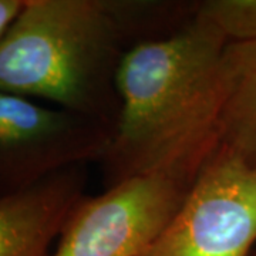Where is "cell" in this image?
Masks as SVG:
<instances>
[{"label": "cell", "instance_id": "7a4b0ae2", "mask_svg": "<svg viewBox=\"0 0 256 256\" xmlns=\"http://www.w3.org/2000/svg\"><path fill=\"white\" fill-rule=\"evenodd\" d=\"M228 42L201 18L140 43L117 74L118 118L101 165L107 188L134 176L195 180L220 146Z\"/></svg>", "mask_w": 256, "mask_h": 256}, {"label": "cell", "instance_id": "ba28073f", "mask_svg": "<svg viewBox=\"0 0 256 256\" xmlns=\"http://www.w3.org/2000/svg\"><path fill=\"white\" fill-rule=\"evenodd\" d=\"M194 16L210 24L228 44L256 40V0L195 2Z\"/></svg>", "mask_w": 256, "mask_h": 256}, {"label": "cell", "instance_id": "277c9868", "mask_svg": "<svg viewBox=\"0 0 256 256\" xmlns=\"http://www.w3.org/2000/svg\"><path fill=\"white\" fill-rule=\"evenodd\" d=\"M194 181L148 174L84 196L50 256H142L174 218Z\"/></svg>", "mask_w": 256, "mask_h": 256}, {"label": "cell", "instance_id": "6da1fadb", "mask_svg": "<svg viewBox=\"0 0 256 256\" xmlns=\"http://www.w3.org/2000/svg\"><path fill=\"white\" fill-rule=\"evenodd\" d=\"M191 16L184 2L24 0L0 37V92L114 127L124 54L178 32Z\"/></svg>", "mask_w": 256, "mask_h": 256}, {"label": "cell", "instance_id": "9c48e42d", "mask_svg": "<svg viewBox=\"0 0 256 256\" xmlns=\"http://www.w3.org/2000/svg\"><path fill=\"white\" fill-rule=\"evenodd\" d=\"M24 6V0H0V37L18 18L20 10Z\"/></svg>", "mask_w": 256, "mask_h": 256}, {"label": "cell", "instance_id": "30bf717a", "mask_svg": "<svg viewBox=\"0 0 256 256\" xmlns=\"http://www.w3.org/2000/svg\"><path fill=\"white\" fill-rule=\"evenodd\" d=\"M250 256H256V248H255V249H254V252L250 254Z\"/></svg>", "mask_w": 256, "mask_h": 256}, {"label": "cell", "instance_id": "8992f818", "mask_svg": "<svg viewBox=\"0 0 256 256\" xmlns=\"http://www.w3.org/2000/svg\"><path fill=\"white\" fill-rule=\"evenodd\" d=\"M84 166L0 196V256H50L68 216L84 198Z\"/></svg>", "mask_w": 256, "mask_h": 256}, {"label": "cell", "instance_id": "52a82bcc", "mask_svg": "<svg viewBox=\"0 0 256 256\" xmlns=\"http://www.w3.org/2000/svg\"><path fill=\"white\" fill-rule=\"evenodd\" d=\"M222 72L220 146L256 168V40L228 44Z\"/></svg>", "mask_w": 256, "mask_h": 256}, {"label": "cell", "instance_id": "3957f363", "mask_svg": "<svg viewBox=\"0 0 256 256\" xmlns=\"http://www.w3.org/2000/svg\"><path fill=\"white\" fill-rule=\"evenodd\" d=\"M255 248L256 168L218 146L142 256H250Z\"/></svg>", "mask_w": 256, "mask_h": 256}, {"label": "cell", "instance_id": "5b68a950", "mask_svg": "<svg viewBox=\"0 0 256 256\" xmlns=\"http://www.w3.org/2000/svg\"><path fill=\"white\" fill-rule=\"evenodd\" d=\"M114 127L0 92V196L101 161Z\"/></svg>", "mask_w": 256, "mask_h": 256}]
</instances>
